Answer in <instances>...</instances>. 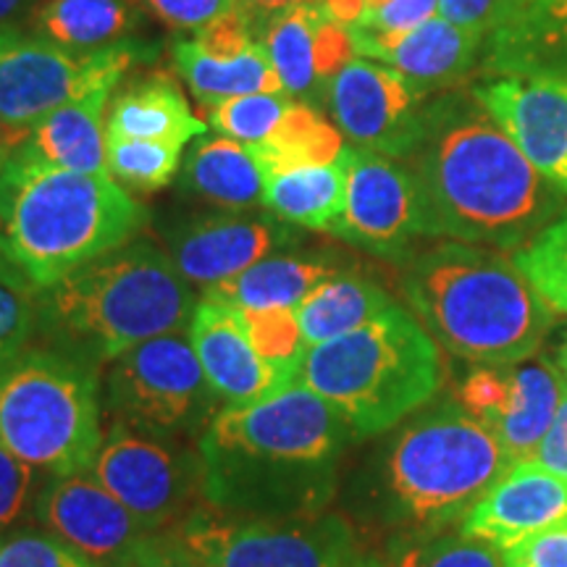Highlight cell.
<instances>
[{
    "instance_id": "cell-26",
    "label": "cell",
    "mask_w": 567,
    "mask_h": 567,
    "mask_svg": "<svg viewBox=\"0 0 567 567\" xmlns=\"http://www.w3.org/2000/svg\"><path fill=\"white\" fill-rule=\"evenodd\" d=\"M337 274L339 266L326 255L276 252L234 279L213 284L203 297L226 302L237 310H297L305 297Z\"/></svg>"
},
{
    "instance_id": "cell-41",
    "label": "cell",
    "mask_w": 567,
    "mask_h": 567,
    "mask_svg": "<svg viewBox=\"0 0 567 567\" xmlns=\"http://www.w3.org/2000/svg\"><path fill=\"white\" fill-rule=\"evenodd\" d=\"M509 394V365H473L457 389V402L492 429Z\"/></svg>"
},
{
    "instance_id": "cell-10",
    "label": "cell",
    "mask_w": 567,
    "mask_h": 567,
    "mask_svg": "<svg viewBox=\"0 0 567 567\" xmlns=\"http://www.w3.org/2000/svg\"><path fill=\"white\" fill-rule=\"evenodd\" d=\"M161 53L155 42L124 40L92 53H74L53 40L0 27V122L27 140L42 118L95 87H118L137 63Z\"/></svg>"
},
{
    "instance_id": "cell-8",
    "label": "cell",
    "mask_w": 567,
    "mask_h": 567,
    "mask_svg": "<svg viewBox=\"0 0 567 567\" xmlns=\"http://www.w3.org/2000/svg\"><path fill=\"white\" fill-rule=\"evenodd\" d=\"M97 368L27 347L0 368V444L45 476L87 471L103 444Z\"/></svg>"
},
{
    "instance_id": "cell-48",
    "label": "cell",
    "mask_w": 567,
    "mask_h": 567,
    "mask_svg": "<svg viewBox=\"0 0 567 567\" xmlns=\"http://www.w3.org/2000/svg\"><path fill=\"white\" fill-rule=\"evenodd\" d=\"M534 463L547 467L555 476L567 478V384L563 392V402H559V410L555 415V423H551L544 442L538 444Z\"/></svg>"
},
{
    "instance_id": "cell-12",
    "label": "cell",
    "mask_w": 567,
    "mask_h": 567,
    "mask_svg": "<svg viewBox=\"0 0 567 567\" xmlns=\"http://www.w3.org/2000/svg\"><path fill=\"white\" fill-rule=\"evenodd\" d=\"M90 473L151 534L176 530L203 499V463L197 446L142 436L111 421Z\"/></svg>"
},
{
    "instance_id": "cell-33",
    "label": "cell",
    "mask_w": 567,
    "mask_h": 567,
    "mask_svg": "<svg viewBox=\"0 0 567 567\" xmlns=\"http://www.w3.org/2000/svg\"><path fill=\"white\" fill-rule=\"evenodd\" d=\"M381 559L389 567H505L502 549L452 528L421 536H389Z\"/></svg>"
},
{
    "instance_id": "cell-24",
    "label": "cell",
    "mask_w": 567,
    "mask_h": 567,
    "mask_svg": "<svg viewBox=\"0 0 567 567\" xmlns=\"http://www.w3.org/2000/svg\"><path fill=\"white\" fill-rule=\"evenodd\" d=\"M208 134V124L197 118L168 74L137 76L118 90L105 116V140H153L187 145Z\"/></svg>"
},
{
    "instance_id": "cell-31",
    "label": "cell",
    "mask_w": 567,
    "mask_h": 567,
    "mask_svg": "<svg viewBox=\"0 0 567 567\" xmlns=\"http://www.w3.org/2000/svg\"><path fill=\"white\" fill-rule=\"evenodd\" d=\"M42 38L74 53H92L132 38L142 21L140 0H45L38 9Z\"/></svg>"
},
{
    "instance_id": "cell-52",
    "label": "cell",
    "mask_w": 567,
    "mask_h": 567,
    "mask_svg": "<svg viewBox=\"0 0 567 567\" xmlns=\"http://www.w3.org/2000/svg\"><path fill=\"white\" fill-rule=\"evenodd\" d=\"M247 3L260 9L264 13H274V11H284L292 9V6H305V3H318V0H247Z\"/></svg>"
},
{
    "instance_id": "cell-3",
    "label": "cell",
    "mask_w": 567,
    "mask_h": 567,
    "mask_svg": "<svg viewBox=\"0 0 567 567\" xmlns=\"http://www.w3.org/2000/svg\"><path fill=\"white\" fill-rule=\"evenodd\" d=\"M354 478L352 507L389 536L450 530L509 471L492 429L457 400L402 421Z\"/></svg>"
},
{
    "instance_id": "cell-1",
    "label": "cell",
    "mask_w": 567,
    "mask_h": 567,
    "mask_svg": "<svg viewBox=\"0 0 567 567\" xmlns=\"http://www.w3.org/2000/svg\"><path fill=\"white\" fill-rule=\"evenodd\" d=\"M410 161L429 237L517 250L555 221L567 200L473 90L429 101L423 140Z\"/></svg>"
},
{
    "instance_id": "cell-51",
    "label": "cell",
    "mask_w": 567,
    "mask_h": 567,
    "mask_svg": "<svg viewBox=\"0 0 567 567\" xmlns=\"http://www.w3.org/2000/svg\"><path fill=\"white\" fill-rule=\"evenodd\" d=\"M21 142H24V137H21V134L11 132L9 126L0 122V172H3V166H6V163H9L13 151H17Z\"/></svg>"
},
{
    "instance_id": "cell-39",
    "label": "cell",
    "mask_w": 567,
    "mask_h": 567,
    "mask_svg": "<svg viewBox=\"0 0 567 567\" xmlns=\"http://www.w3.org/2000/svg\"><path fill=\"white\" fill-rule=\"evenodd\" d=\"M0 567H101L48 530L17 528L0 534Z\"/></svg>"
},
{
    "instance_id": "cell-49",
    "label": "cell",
    "mask_w": 567,
    "mask_h": 567,
    "mask_svg": "<svg viewBox=\"0 0 567 567\" xmlns=\"http://www.w3.org/2000/svg\"><path fill=\"white\" fill-rule=\"evenodd\" d=\"M318 3L323 6L331 19L347 27V30L360 24V19H363L365 13V0H318Z\"/></svg>"
},
{
    "instance_id": "cell-34",
    "label": "cell",
    "mask_w": 567,
    "mask_h": 567,
    "mask_svg": "<svg viewBox=\"0 0 567 567\" xmlns=\"http://www.w3.org/2000/svg\"><path fill=\"white\" fill-rule=\"evenodd\" d=\"M513 264L551 313L567 316V210L517 247Z\"/></svg>"
},
{
    "instance_id": "cell-21",
    "label": "cell",
    "mask_w": 567,
    "mask_h": 567,
    "mask_svg": "<svg viewBox=\"0 0 567 567\" xmlns=\"http://www.w3.org/2000/svg\"><path fill=\"white\" fill-rule=\"evenodd\" d=\"M484 71L567 76V0H526L486 38Z\"/></svg>"
},
{
    "instance_id": "cell-23",
    "label": "cell",
    "mask_w": 567,
    "mask_h": 567,
    "mask_svg": "<svg viewBox=\"0 0 567 567\" xmlns=\"http://www.w3.org/2000/svg\"><path fill=\"white\" fill-rule=\"evenodd\" d=\"M567 379L555 360L530 358L509 365V394L492 423L494 436L505 446L509 465L530 463L538 444L555 423Z\"/></svg>"
},
{
    "instance_id": "cell-43",
    "label": "cell",
    "mask_w": 567,
    "mask_h": 567,
    "mask_svg": "<svg viewBox=\"0 0 567 567\" xmlns=\"http://www.w3.org/2000/svg\"><path fill=\"white\" fill-rule=\"evenodd\" d=\"M439 17V0H365L360 24L375 32H410Z\"/></svg>"
},
{
    "instance_id": "cell-30",
    "label": "cell",
    "mask_w": 567,
    "mask_h": 567,
    "mask_svg": "<svg viewBox=\"0 0 567 567\" xmlns=\"http://www.w3.org/2000/svg\"><path fill=\"white\" fill-rule=\"evenodd\" d=\"M326 9L321 3L292 6V9L268 13V21L258 27L260 45L268 51L281 90L292 101L316 105L326 101V87L316 69V30Z\"/></svg>"
},
{
    "instance_id": "cell-17",
    "label": "cell",
    "mask_w": 567,
    "mask_h": 567,
    "mask_svg": "<svg viewBox=\"0 0 567 567\" xmlns=\"http://www.w3.org/2000/svg\"><path fill=\"white\" fill-rule=\"evenodd\" d=\"M471 90L526 158L567 195V76L496 74Z\"/></svg>"
},
{
    "instance_id": "cell-4",
    "label": "cell",
    "mask_w": 567,
    "mask_h": 567,
    "mask_svg": "<svg viewBox=\"0 0 567 567\" xmlns=\"http://www.w3.org/2000/svg\"><path fill=\"white\" fill-rule=\"evenodd\" d=\"M195 305L172 255L137 237L40 289L38 334L101 371L147 339L187 329Z\"/></svg>"
},
{
    "instance_id": "cell-11",
    "label": "cell",
    "mask_w": 567,
    "mask_h": 567,
    "mask_svg": "<svg viewBox=\"0 0 567 567\" xmlns=\"http://www.w3.org/2000/svg\"><path fill=\"white\" fill-rule=\"evenodd\" d=\"M174 534L210 567H352L360 557L352 523L339 513L247 517L200 502Z\"/></svg>"
},
{
    "instance_id": "cell-16",
    "label": "cell",
    "mask_w": 567,
    "mask_h": 567,
    "mask_svg": "<svg viewBox=\"0 0 567 567\" xmlns=\"http://www.w3.org/2000/svg\"><path fill=\"white\" fill-rule=\"evenodd\" d=\"M34 520L101 567H118L153 534L87 471L48 476Z\"/></svg>"
},
{
    "instance_id": "cell-13",
    "label": "cell",
    "mask_w": 567,
    "mask_h": 567,
    "mask_svg": "<svg viewBox=\"0 0 567 567\" xmlns=\"http://www.w3.org/2000/svg\"><path fill=\"white\" fill-rule=\"evenodd\" d=\"M429 97L396 69L358 55L331 80L323 103L352 145L402 161L421 145Z\"/></svg>"
},
{
    "instance_id": "cell-44",
    "label": "cell",
    "mask_w": 567,
    "mask_h": 567,
    "mask_svg": "<svg viewBox=\"0 0 567 567\" xmlns=\"http://www.w3.org/2000/svg\"><path fill=\"white\" fill-rule=\"evenodd\" d=\"M526 0H439V17L488 38L499 30Z\"/></svg>"
},
{
    "instance_id": "cell-50",
    "label": "cell",
    "mask_w": 567,
    "mask_h": 567,
    "mask_svg": "<svg viewBox=\"0 0 567 567\" xmlns=\"http://www.w3.org/2000/svg\"><path fill=\"white\" fill-rule=\"evenodd\" d=\"M34 6H38V0H0V27H11Z\"/></svg>"
},
{
    "instance_id": "cell-36",
    "label": "cell",
    "mask_w": 567,
    "mask_h": 567,
    "mask_svg": "<svg viewBox=\"0 0 567 567\" xmlns=\"http://www.w3.org/2000/svg\"><path fill=\"white\" fill-rule=\"evenodd\" d=\"M247 337L255 352L292 384L300 375V365L308 344H305L300 321L292 308L276 310H239Z\"/></svg>"
},
{
    "instance_id": "cell-38",
    "label": "cell",
    "mask_w": 567,
    "mask_h": 567,
    "mask_svg": "<svg viewBox=\"0 0 567 567\" xmlns=\"http://www.w3.org/2000/svg\"><path fill=\"white\" fill-rule=\"evenodd\" d=\"M292 97L284 92H255V95L231 97L208 113V126L216 134L231 137L245 145H260L281 124Z\"/></svg>"
},
{
    "instance_id": "cell-18",
    "label": "cell",
    "mask_w": 567,
    "mask_h": 567,
    "mask_svg": "<svg viewBox=\"0 0 567 567\" xmlns=\"http://www.w3.org/2000/svg\"><path fill=\"white\" fill-rule=\"evenodd\" d=\"M360 59L386 63L405 74L425 95H436L465 80L484 55V38L442 17L429 19L410 32H375L350 27Z\"/></svg>"
},
{
    "instance_id": "cell-42",
    "label": "cell",
    "mask_w": 567,
    "mask_h": 567,
    "mask_svg": "<svg viewBox=\"0 0 567 567\" xmlns=\"http://www.w3.org/2000/svg\"><path fill=\"white\" fill-rule=\"evenodd\" d=\"M255 34H258V24H255L250 9L239 6V9L224 13V17L195 30L193 42L210 59L229 61L250 51L255 45Z\"/></svg>"
},
{
    "instance_id": "cell-35",
    "label": "cell",
    "mask_w": 567,
    "mask_h": 567,
    "mask_svg": "<svg viewBox=\"0 0 567 567\" xmlns=\"http://www.w3.org/2000/svg\"><path fill=\"white\" fill-rule=\"evenodd\" d=\"M182 145L153 140H105V166L132 193H155L179 172Z\"/></svg>"
},
{
    "instance_id": "cell-19",
    "label": "cell",
    "mask_w": 567,
    "mask_h": 567,
    "mask_svg": "<svg viewBox=\"0 0 567 567\" xmlns=\"http://www.w3.org/2000/svg\"><path fill=\"white\" fill-rule=\"evenodd\" d=\"M187 334L205 379L226 408L250 405L289 386V381L255 352L239 310L231 305L203 297L189 318Z\"/></svg>"
},
{
    "instance_id": "cell-15",
    "label": "cell",
    "mask_w": 567,
    "mask_h": 567,
    "mask_svg": "<svg viewBox=\"0 0 567 567\" xmlns=\"http://www.w3.org/2000/svg\"><path fill=\"white\" fill-rule=\"evenodd\" d=\"M300 231L268 210H216L168 226L166 252L184 279L205 292L268 255L289 250L300 243Z\"/></svg>"
},
{
    "instance_id": "cell-53",
    "label": "cell",
    "mask_w": 567,
    "mask_h": 567,
    "mask_svg": "<svg viewBox=\"0 0 567 567\" xmlns=\"http://www.w3.org/2000/svg\"><path fill=\"white\" fill-rule=\"evenodd\" d=\"M555 363H557V368H559V371H563V375L567 379V334H565V339H563V342H559V347H557Z\"/></svg>"
},
{
    "instance_id": "cell-7",
    "label": "cell",
    "mask_w": 567,
    "mask_h": 567,
    "mask_svg": "<svg viewBox=\"0 0 567 567\" xmlns=\"http://www.w3.org/2000/svg\"><path fill=\"white\" fill-rule=\"evenodd\" d=\"M297 381L365 439L386 434L431 405L444 386V360L425 326L394 302L363 329L308 347Z\"/></svg>"
},
{
    "instance_id": "cell-25",
    "label": "cell",
    "mask_w": 567,
    "mask_h": 567,
    "mask_svg": "<svg viewBox=\"0 0 567 567\" xmlns=\"http://www.w3.org/2000/svg\"><path fill=\"white\" fill-rule=\"evenodd\" d=\"M184 195L221 210L264 208L266 168L255 158L252 147L224 134L197 137L182 163Z\"/></svg>"
},
{
    "instance_id": "cell-9",
    "label": "cell",
    "mask_w": 567,
    "mask_h": 567,
    "mask_svg": "<svg viewBox=\"0 0 567 567\" xmlns=\"http://www.w3.org/2000/svg\"><path fill=\"white\" fill-rule=\"evenodd\" d=\"M105 405L113 421L163 442L200 439L226 408L205 379L189 334L182 331L147 339L113 360L105 375Z\"/></svg>"
},
{
    "instance_id": "cell-6",
    "label": "cell",
    "mask_w": 567,
    "mask_h": 567,
    "mask_svg": "<svg viewBox=\"0 0 567 567\" xmlns=\"http://www.w3.org/2000/svg\"><path fill=\"white\" fill-rule=\"evenodd\" d=\"M402 289L417 321L446 352L473 365H513L536 354L555 313L492 247L450 243L410 258Z\"/></svg>"
},
{
    "instance_id": "cell-47",
    "label": "cell",
    "mask_w": 567,
    "mask_h": 567,
    "mask_svg": "<svg viewBox=\"0 0 567 567\" xmlns=\"http://www.w3.org/2000/svg\"><path fill=\"white\" fill-rule=\"evenodd\" d=\"M118 567H210L205 559L187 547L174 530L153 534L140 544Z\"/></svg>"
},
{
    "instance_id": "cell-29",
    "label": "cell",
    "mask_w": 567,
    "mask_h": 567,
    "mask_svg": "<svg viewBox=\"0 0 567 567\" xmlns=\"http://www.w3.org/2000/svg\"><path fill=\"white\" fill-rule=\"evenodd\" d=\"M172 63L195 101L208 109L255 92H284L268 51L260 42H255L239 59L221 61L205 55L195 42L176 40L172 45Z\"/></svg>"
},
{
    "instance_id": "cell-32",
    "label": "cell",
    "mask_w": 567,
    "mask_h": 567,
    "mask_svg": "<svg viewBox=\"0 0 567 567\" xmlns=\"http://www.w3.org/2000/svg\"><path fill=\"white\" fill-rule=\"evenodd\" d=\"M250 147L260 166L266 168V176L297 166L334 163L344 153L342 132L326 122L313 105L300 101H292L268 140Z\"/></svg>"
},
{
    "instance_id": "cell-46",
    "label": "cell",
    "mask_w": 567,
    "mask_h": 567,
    "mask_svg": "<svg viewBox=\"0 0 567 567\" xmlns=\"http://www.w3.org/2000/svg\"><path fill=\"white\" fill-rule=\"evenodd\" d=\"M505 567H567V523L523 538L505 551Z\"/></svg>"
},
{
    "instance_id": "cell-45",
    "label": "cell",
    "mask_w": 567,
    "mask_h": 567,
    "mask_svg": "<svg viewBox=\"0 0 567 567\" xmlns=\"http://www.w3.org/2000/svg\"><path fill=\"white\" fill-rule=\"evenodd\" d=\"M140 6L174 30H200L208 21L245 6V0H140Z\"/></svg>"
},
{
    "instance_id": "cell-14",
    "label": "cell",
    "mask_w": 567,
    "mask_h": 567,
    "mask_svg": "<svg viewBox=\"0 0 567 567\" xmlns=\"http://www.w3.org/2000/svg\"><path fill=\"white\" fill-rule=\"evenodd\" d=\"M329 234L373 255L408 258L415 239L429 237L413 168L381 153L347 147L344 208Z\"/></svg>"
},
{
    "instance_id": "cell-22",
    "label": "cell",
    "mask_w": 567,
    "mask_h": 567,
    "mask_svg": "<svg viewBox=\"0 0 567 567\" xmlns=\"http://www.w3.org/2000/svg\"><path fill=\"white\" fill-rule=\"evenodd\" d=\"M105 84L74 97L45 116L17 147L27 158L76 174H109L105 166V109L111 92Z\"/></svg>"
},
{
    "instance_id": "cell-40",
    "label": "cell",
    "mask_w": 567,
    "mask_h": 567,
    "mask_svg": "<svg viewBox=\"0 0 567 567\" xmlns=\"http://www.w3.org/2000/svg\"><path fill=\"white\" fill-rule=\"evenodd\" d=\"M45 473L27 465L0 444V534L17 530L27 517H34Z\"/></svg>"
},
{
    "instance_id": "cell-27",
    "label": "cell",
    "mask_w": 567,
    "mask_h": 567,
    "mask_svg": "<svg viewBox=\"0 0 567 567\" xmlns=\"http://www.w3.org/2000/svg\"><path fill=\"white\" fill-rule=\"evenodd\" d=\"M344 193L347 147L334 163L268 174L264 208L295 229L329 231L344 208Z\"/></svg>"
},
{
    "instance_id": "cell-5",
    "label": "cell",
    "mask_w": 567,
    "mask_h": 567,
    "mask_svg": "<svg viewBox=\"0 0 567 567\" xmlns=\"http://www.w3.org/2000/svg\"><path fill=\"white\" fill-rule=\"evenodd\" d=\"M147 213L111 174H76L13 151L0 172V252L38 289L116 250Z\"/></svg>"
},
{
    "instance_id": "cell-54",
    "label": "cell",
    "mask_w": 567,
    "mask_h": 567,
    "mask_svg": "<svg viewBox=\"0 0 567 567\" xmlns=\"http://www.w3.org/2000/svg\"><path fill=\"white\" fill-rule=\"evenodd\" d=\"M352 567H389L384 559L375 557V555H360L358 559H354Z\"/></svg>"
},
{
    "instance_id": "cell-28",
    "label": "cell",
    "mask_w": 567,
    "mask_h": 567,
    "mask_svg": "<svg viewBox=\"0 0 567 567\" xmlns=\"http://www.w3.org/2000/svg\"><path fill=\"white\" fill-rule=\"evenodd\" d=\"M392 305L394 300L379 281L339 271L305 297L295 313L305 344L316 347L363 329Z\"/></svg>"
},
{
    "instance_id": "cell-2",
    "label": "cell",
    "mask_w": 567,
    "mask_h": 567,
    "mask_svg": "<svg viewBox=\"0 0 567 567\" xmlns=\"http://www.w3.org/2000/svg\"><path fill=\"white\" fill-rule=\"evenodd\" d=\"M352 425L300 381L250 405L224 408L197 439L203 499L247 517L329 513Z\"/></svg>"
},
{
    "instance_id": "cell-37",
    "label": "cell",
    "mask_w": 567,
    "mask_h": 567,
    "mask_svg": "<svg viewBox=\"0 0 567 567\" xmlns=\"http://www.w3.org/2000/svg\"><path fill=\"white\" fill-rule=\"evenodd\" d=\"M40 289L0 252V368L30 347L38 334Z\"/></svg>"
},
{
    "instance_id": "cell-20",
    "label": "cell",
    "mask_w": 567,
    "mask_h": 567,
    "mask_svg": "<svg viewBox=\"0 0 567 567\" xmlns=\"http://www.w3.org/2000/svg\"><path fill=\"white\" fill-rule=\"evenodd\" d=\"M567 523V478L530 463L513 465L471 509L460 530L496 549Z\"/></svg>"
}]
</instances>
